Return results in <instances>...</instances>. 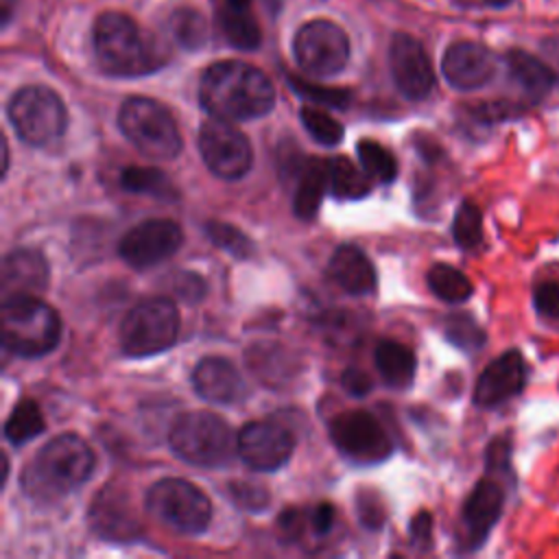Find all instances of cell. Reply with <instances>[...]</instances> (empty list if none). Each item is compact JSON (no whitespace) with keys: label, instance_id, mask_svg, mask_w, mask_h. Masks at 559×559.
<instances>
[{"label":"cell","instance_id":"681fc988","mask_svg":"<svg viewBox=\"0 0 559 559\" xmlns=\"http://www.w3.org/2000/svg\"><path fill=\"white\" fill-rule=\"evenodd\" d=\"M269 4H273V7H275V4H280V0H269Z\"/></svg>","mask_w":559,"mask_h":559},{"label":"cell","instance_id":"3957f363","mask_svg":"<svg viewBox=\"0 0 559 559\" xmlns=\"http://www.w3.org/2000/svg\"><path fill=\"white\" fill-rule=\"evenodd\" d=\"M94 52L100 68L114 76L148 74L166 61L162 41L118 11H107L96 20Z\"/></svg>","mask_w":559,"mask_h":559},{"label":"cell","instance_id":"60d3db41","mask_svg":"<svg viewBox=\"0 0 559 559\" xmlns=\"http://www.w3.org/2000/svg\"><path fill=\"white\" fill-rule=\"evenodd\" d=\"M170 288H173V293L179 299H183L188 304L201 301L205 297V293H207L205 280L199 273H192V271H177V273H173Z\"/></svg>","mask_w":559,"mask_h":559},{"label":"cell","instance_id":"83f0119b","mask_svg":"<svg viewBox=\"0 0 559 559\" xmlns=\"http://www.w3.org/2000/svg\"><path fill=\"white\" fill-rule=\"evenodd\" d=\"M218 26L225 35V39L242 50L258 48L262 33L255 22V17L249 13V9L231 7L225 2V7L218 11Z\"/></svg>","mask_w":559,"mask_h":559},{"label":"cell","instance_id":"5b68a950","mask_svg":"<svg viewBox=\"0 0 559 559\" xmlns=\"http://www.w3.org/2000/svg\"><path fill=\"white\" fill-rule=\"evenodd\" d=\"M168 441L179 459L201 467L227 465L238 450V437H234L227 421L207 411L179 415Z\"/></svg>","mask_w":559,"mask_h":559},{"label":"cell","instance_id":"f1b7e54d","mask_svg":"<svg viewBox=\"0 0 559 559\" xmlns=\"http://www.w3.org/2000/svg\"><path fill=\"white\" fill-rule=\"evenodd\" d=\"M120 186L129 192L151 194L162 201H175L177 190L170 183V179L153 166H127L120 173Z\"/></svg>","mask_w":559,"mask_h":559},{"label":"cell","instance_id":"d6986e66","mask_svg":"<svg viewBox=\"0 0 559 559\" xmlns=\"http://www.w3.org/2000/svg\"><path fill=\"white\" fill-rule=\"evenodd\" d=\"M92 528L114 542H131L140 535V522L133 513V504L122 489L103 487L90 507Z\"/></svg>","mask_w":559,"mask_h":559},{"label":"cell","instance_id":"7bdbcfd3","mask_svg":"<svg viewBox=\"0 0 559 559\" xmlns=\"http://www.w3.org/2000/svg\"><path fill=\"white\" fill-rule=\"evenodd\" d=\"M308 515V528L317 535V537H323V535H328L330 531H332V526H334V507L332 504H328V502H321V504H317L310 513H306Z\"/></svg>","mask_w":559,"mask_h":559},{"label":"cell","instance_id":"7a4b0ae2","mask_svg":"<svg viewBox=\"0 0 559 559\" xmlns=\"http://www.w3.org/2000/svg\"><path fill=\"white\" fill-rule=\"evenodd\" d=\"M94 452L79 435H59L37 450L22 472V487L37 502H57L79 489L94 469Z\"/></svg>","mask_w":559,"mask_h":559},{"label":"cell","instance_id":"ee69618b","mask_svg":"<svg viewBox=\"0 0 559 559\" xmlns=\"http://www.w3.org/2000/svg\"><path fill=\"white\" fill-rule=\"evenodd\" d=\"M341 384H343V389H345L349 395H354V397H362V395H367V393L371 391V380H369V376H367L365 371L356 369V367H347V369L343 371Z\"/></svg>","mask_w":559,"mask_h":559},{"label":"cell","instance_id":"484cf974","mask_svg":"<svg viewBox=\"0 0 559 559\" xmlns=\"http://www.w3.org/2000/svg\"><path fill=\"white\" fill-rule=\"evenodd\" d=\"M376 367L382 380L393 389H406L415 378V354L391 338H384L376 345Z\"/></svg>","mask_w":559,"mask_h":559},{"label":"cell","instance_id":"9a60e30c","mask_svg":"<svg viewBox=\"0 0 559 559\" xmlns=\"http://www.w3.org/2000/svg\"><path fill=\"white\" fill-rule=\"evenodd\" d=\"M295 437L293 432L271 419L249 421L238 432V454L240 459L258 472L280 469L293 454Z\"/></svg>","mask_w":559,"mask_h":559},{"label":"cell","instance_id":"4fadbf2b","mask_svg":"<svg viewBox=\"0 0 559 559\" xmlns=\"http://www.w3.org/2000/svg\"><path fill=\"white\" fill-rule=\"evenodd\" d=\"M507 489L498 476L487 474L469 491L461 509L459 526V546L465 552H472L485 544L493 526L498 524L504 509Z\"/></svg>","mask_w":559,"mask_h":559},{"label":"cell","instance_id":"f6af8a7d","mask_svg":"<svg viewBox=\"0 0 559 559\" xmlns=\"http://www.w3.org/2000/svg\"><path fill=\"white\" fill-rule=\"evenodd\" d=\"M430 528H432V520H430V513L421 511L419 515H415L413 524H411V535H413V542L415 544H430Z\"/></svg>","mask_w":559,"mask_h":559},{"label":"cell","instance_id":"ab89813d","mask_svg":"<svg viewBox=\"0 0 559 559\" xmlns=\"http://www.w3.org/2000/svg\"><path fill=\"white\" fill-rule=\"evenodd\" d=\"M227 496L234 500L236 507L247 511H262L269 504V491L262 485L249 480H231L227 485Z\"/></svg>","mask_w":559,"mask_h":559},{"label":"cell","instance_id":"277c9868","mask_svg":"<svg viewBox=\"0 0 559 559\" xmlns=\"http://www.w3.org/2000/svg\"><path fill=\"white\" fill-rule=\"evenodd\" d=\"M0 336L9 352L22 358H37L57 347L61 319L57 310L37 295L2 297Z\"/></svg>","mask_w":559,"mask_h":559},{"label":"cell","instance_id":"74e56055","mask_svg":"<svg viewBox=\"0 0 559 559\" xmlns=\"http://www.w3.org/2000/svg\"><path fill=\"white\" fill-rule=\"evenodd\" d=\"M511 439L507 435H500L491 439V443L485 450V472L498 478H507L509 483H515V474L511 467Z\"/></svg>","mask_w":559,"mask_h":559},{"label":"cell","instance_id":"6da1fadb","mask_svg":"<svg viewBox=\"0 0 559 559\" xmlns=\"http://www.w3.org/2000/svg\"><path fill=\"white\" fill-rule=\"evenodd\" d=\"M201 107L214 118L251 120L269 114L275 105L271 79L245 61H216L199 83Z\"/></svg>","mask_w":559,"mask_h":559},{"label":"cell","instance_id":"2e32d148","mask_svg":"<svg viewBox=\"0 0 559 559\" xmlns=\"http://www.w3.org/2000/svg\"><path fill=\"white\" fill-rule=\"evenodd\" d=\"M528 380L526 358L518 347L507 349L493 358L476 380L474 404L480 408H496L520 395Z\"/></svg>","mask_w":559,"mask_h":559},{"label":"cell","instance_id":"c3c4849f","mask_svg":"<svg viewBox=\"0 0 559 559\" xmlns=\"http://www.w3.org/2000/svg\"><path fill=\"white\" fill-rule=\"evenodd\" d=\"M231 7H240V9H249V0H225Z\"/></svg>","mask_w":559,"mask_h":559},{"label":"cell","instance_id":"cb8c5ba5","mask_svg":"<svg viewBox=\"0 0 559 559\" xmlns=\"http://www.w3.org/2000/svg\"><path fill=\"white\" fill-rule=\"evenodd\" d=\"M245 360L251 373L266 386H280L297 373V358L280 343H253L247 347Z\"/></svg>","mask_w":559,"mask_h":559},{"label":"cell","instance_id":"d6a6232c","mask_svg":"<svg viewBox=\"0 0 559 559\" xmlns=\"http://www.w3.org/2000/svg\"><path fill=\"white\" fill-rule=\"evenodd\" d=\"M358 159L362 170L380 183H389L395 179L397 175V162L393 157V153L389 148H384L382 144H378L376 140H360L356 146Z\"/></svg>","mask_w":559,"mask_h":559},{"label":"cell","instance_id":"4dcf8cb0","mask_svg":"<svg viewBox=\"0 0 559 559\" xmlns=\"http://www.w3.org/2000/svg\"><path fill=\"white\" fill-rule=\"evenodd\" d=\"M168 31L173 39L186 48V50H197L207 41V20L197 11V9H177L168 17Z\"/></svg>","mask_w":559,"mask_h":559},{"label":"cell","instance_id":"bcb514c9","mask_svg":"<svg viewBox=\"0 0 559 559\" xmlns=\"http://www.w3.org/2000/svg\"><path fill=\"white\" fill-rule=\"evenodd\" d=\"M542 52H544V61L550 66V70L557 76L559 83V37H550L542 44Z\"/></svg>","mask_w":559,"mask_h":559},{"label":"cell","instance_id":"ba28073f","mask_svg":"<svg viewBox=\"0 0 559 559\" xmlns=\"http://www.w3.org/2000/svg\"><path fill=\"white\" fill-rule=\"evenodd\" d=\"M148 513L181 535H199L212 520L207 496L183 478H162L146 491Z\"/></svg>","mask_w":559,"mask_h":559},{"label":"cell","instance_id":"7c38bea8","mask_svg":"<svg viewBox=\"0 0 559 559\" xmlns=\"http://www.w3.org/2000/svg\"><path fill=\"white\" fill-rule=\"evenodd\" d=\"M330 439L356 463H380L391 454V439L367 411H345L330 421Z\"/></svg>","mask_w":559,"mask_h":559},{"label":"cell","instance_id":"7402d4cb","mask_svg":"<svg viewBox=\"0 0 559 559\" xmlns=\"http://www.w3.org/2000/svg\"><path fill=\"white\" fill-rule=\"evenodd\" d=\"M504 63H507L509 79L515 83L522 96L533 105L544 100L552 90V85L557 83V76L550 70V66L526 50H520V48L509 50L504 55Z\"/></svg>","mask_w":559,"mask_h":559},{"label":"cell","instance_id":"d590c367","mask_svg":"<svg viewBox=\"0 0 559 559\" xmlns=\"http://www.w3.org/2000/svg\"><path fill=\"white\" fill-rule=\"evenodd\" d=\"M205 234L218 249L227 251L229 255H234L238 260H247L255 253L253 240L245 231H240L238 227H234L229 223L210 221V223H205Z\"/></svg>","mask_w":559,"mask_h":559},{"label":"cell","instance_id":"d4e9b609","mask_svg":"<svg viewBox=\"0 0 559 559\" xmlns=\"http://www.w3.org/2000/svg\"><path fill=\"white\" fill-rule=\"evenodd\" d=\"M330 186V173H328V162L325 159H314L310 157L299 173L297 181V192H295V214L304 221H310L317 216V210L321 205L323 192Z\"/></svg>","mask_w":559,"mask_h":559},{"label":"cell","instance_id":"603a6c76","mask_svg":"<svg viewBox=\"0 0 559 559\" xmlns=\"http://www.w3.org/2000/svg\"><path fill=\"white\" fill-rule=\"evenodd\" d=\"M328 273L349 295H369L376 288V269L356 245H338L328 262Z\"/></svg>","mask_w":559,"mask_h":559},{"label":"cell","instance_id":"8d00e7d4","mask_svg":"<svg viewBox=\"0 0 559 559\" xmlns=\"http://www.w3.org/2000/svg\"><path fill=\"white\" fill-rule=\"evenodd\" d=\"M301 122L306 131L321 144L334 146L343 140V127L338 120H334L328 111L319 107H301Z\"/></svg>","mask_w":559,"mask_h":559},{"label":"cell","instance_id":"ffe728a7","mask_svg":"<svg viewBox=\"0 0 559 559\" xmlns=\"http://www.w3.org/2000/svg\"><path fill=\"white\" fill-rule=\"evenodd\" d=\"M194 391L214 404H234L247 395L245 380L240 371L221 356H207L197 362L192 371Z\"/></svg>","mask_w":559,"mask_h":559},{"label":"cell","instance_id":"44dd1931","mask_svg":"<svg viewBox=\"0 0 559 559\" xmlns=\"http://www.w3.org/2000/svg\"><path fill=\"white\" fill-rule=\"evenodd\" d=\"M48 286V262L35 249H15L4 255L0 271L2 297L39 295Z\"/></svg>","mask_w":559,"mask_h":559},{"label":"cell","instance_id":"e0dca14e","mask_svg":"<svg viewBox=\"0 0 559 559\" xmlns=\"http://www.w3.org/2000/svg\"><path fill=\"white\" fill-rule=\"evenodd\" d=\"M389 61H391L393 81L406 98L421 100L432 92L435 70H432L430 57L426 55L424 46L415 37L406 33H397L391 41Z\"/></svg>","mask_w":559,"mask_h":559},{"label":"cell","instance_id":"7dc6e473","mask_svg":"<svg viewBox=\"0 0 559 559\" xmlns=\"http://www.w3.org/2000/svg\"><path fill=\"white\" fill-rule=\"evenodd\" d=\"M13 2H15V0H0V4H2V24H4V26H7V24H9V20H11Z\"/></svg>","mask_w":559,"mask_h":559},{"label":"cell","instance_id":"1f68e13d","mask_svg":"<svg viewBox=\"0 0 559 559\" xmlns=\"http://www.w3.org/2000/svg\"><path fill=\"white\" fill-rule=\"evenodd\" d=\"M46 424H44V415L37 406V402L33 400H22L20 404H15V408L11 411V415L4 421V437L20 445L31 441L33 437H37L39 432H44Z\"/></svg>","mask_w":559,"mask_h":559},{"label":"cell","instance_id":"9c48e42d","mask_svg":"<svg viewBox=\"0 0 559 559\" xmlns=\"http://www.w3.org/2000/svg\"><path fill=\"white\" fill-rule=\"evenodd\" d=\"M9 120L31 146H46L61 138L68 124V114L61 98L44 85H26L9 100Z\"/></svg>","mask_w":559,"mask_h":559},{"label":"cell","instance_id":"8fae6325","mask_svg":"<svg viewBox=\"0 0 559 559\" xmlns=\"http://www.w3.org/2000/svg\"><path fill=\"white\" fill-rule=\"evenodd\" d=\"M295 59L312 76L338 74L349 59V39L341 26L330 20L304 24L295 35Z\"/></svg>","mask_w":559,"mask_h":559},{"label":"cell","instance_id":"52a82bcc","mask_svg":"<svg viewBox=\"0 0 559 559\" xmlns=\"http://www.w3.org/2000/svg\"><path fill=\"white\" fill-rule=\"evenodd\" d=\"M179 334V312L166 297L140 301L120 323V347L127 356L142 358L166 352Z\"/></svg>","mask_w":559,"mask_h":559},{"label":"cell","instance_id":"5bb4252c","mask_svg":"<svg viewBox=\"0 0 559 559\" xmlns=\"http://www.w3.org/2000/svg\"><path fill=\"white\" fill-rule=\"evenodd\" d=\"M181 242L183 234L175 221L148 218L120 238L118 255L133 269H148L170 258Z\"/></svg>","mask_w":559,"mask_h":559},{"label":"cell","instance_id":"4316f807","mask_svg":"<svg viewBox=\"0 0 559 559\" xmlns=\"http://www.w3.org/2000/svg\"><path fill=\"white\" fill-rule=\"evenodd\" d=\"M330 173V190L336 199H362L371 190V177L360 170L349 157L336 155L328 159Z\"/></svg>","mask_w":559,"mask_h":559},{"label":"cell","instance_id":"30bf717a","mask_svg":"<svg viewBox=\"0 0 559 559\" xmlns=\"http://www.w3.org/2000/svg\"><path fill=\"white\" fill-rule=\"evenodd\" d=\"M199 151L205 166L221 179H242L253 162L249 138L225 118H210L199 129Z\"/></svg>","mask_w":559,"mask_h":559},{"label":"cell","instance_id":"f546056e","mask_svg":"<svg viewBox=\"0 0 559 559\" xmlns=\"http://www.w3.org/2000/svg\"><path fill=\"white\" fill-rule=\"evenodd\" d=\"M428 288L432 290V295H437L439 299L448 301V304H461L465 299H469V295L474 293V286L469 282V277L443 262H437L430 266L428 275Z\"/></svg>","mask_w":559,"mask_h":559},{"label":"cell","instance_id":"836d02e7","mask_svg":"<svg viewBox=\"0 0 559 559\" xmlns=\"http://www.w3.org/2000/svg\"><path fill=\"white\" fill-rule=\"evenodd\" d=\"M443 334L448 343L459 347L461 352H478L487 343L485 330L478 325V321L469 312H454L445 319Z\"/></svg>","mask_w":559,"mask_h":559},{"label":"cell","instance_id":"f35d334b","mask_svg":"<svg viewBox=\"0 0 559 559\" xmlns=\"http://www.w3.org/2000/svg\"><path fill=\"white\" fill-rule=\"evenodd\" d=\"M288 83L293 85L295 92H299L308 100H314L317 105H328V107L343 109L349 103V98H352L347 90H334V87L314 85V83H308V81L297 79V76H288Z\"/></svg>","mask_w":559,"mask_h":559},{"label":"cell","instance_id":"ac0fdd59","mask_svg":"<svg viewBox=\"0 0 559 559\" xmlns=\"http://www.w3.org/2000/svg\"><path fill=\"white\" fill-rule=\"evenodd\" d=\"M441 72L456 90H478L493 79L496 57L478 41H456L443 52Z\"/></svg>","mask_w":559,"mask_h":559},{"label":"cell","instance_id":"8992f818","mask_svg":"<svg viewBox=\"0 0 559 559\" xmlns=\"http://www.w3.org/2000/svg\"><path fill=\"white\" fill-rule=\"evenodd\" d=\"M124 138L151 159H173L181 153V133L173 114L157 100L131 96L118 111Z\"/></svg>","mask_w":559,"mask_h":559},{"label":"cell","instance_id":"b9f144b4","mask_svg":"<svg viewBox=\"0 0 559 559\" xmlns=\"http://www.w3.org/2000/svg\"><path fill=\"white\" fill-rule=\"evenodd\" d=\"M533 308L542 317L559 319V280H546L533 288Z\"/></svg>","mask_w":559,"mask_h":559},{"label":"cell","instance_id":"e575fe53","mask_svg":"<svg viewBox=\"0 0 559 559\" xmlns=\"http://www.w3.org/2000/svg\"><path fill=\"white\" fill-rule=\"evenodd\" d=\"M452 236L461 249H476L483 240V212L480 207L465 199L452 221Z\"/></svg>","mask_w":559,"mask_h":559}]
</instances>
